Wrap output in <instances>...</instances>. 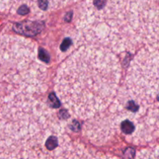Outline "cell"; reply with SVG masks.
Instances as JSON below:
<instances>
[{"label":"cell","mask_w":159,"mask_h":159,"mask_svg":"<svg viewBox=\"0 0 159 159\" xmlns=\"http://www.w3.org/2000/svg\"><path fill=\"white\" fill-rule=\"evenodd\" d=\"M18 121L0 120V159H87L88 153L63 145L50 150L44 144L25 138V128Z\"/></svg>","instance_id":"1"},{"label":"cell","mask_w":159,"mask_h":159,"mask_svg":"<svg viewBox=\"0 0 159 159\" xmlns=\"http://www.w3.org/2000/svg\"><path fill=\"white\" fill-rule=\"evenodd\" d=\"M16 32L26 36H34L43 29V23L40 22H25L17 23L14 26Z\"/></svg>","instance_id":"2"},{"label":"cell","mask_w":159,"mask_h":159,"mask_svg":"<svg viewBox=\"0 0 159 159\" xmlns=\"http://www.w3.org/2000/svg\"><path fill=\"white\" fill-rule=\"evenodd\" d=\"M138 159H159V147L143 151L138 155Z\"/></svg>","instance_id":"3"},{"label":"cell","mask_w":159,"mask_h":159,"mask_svg":"<svg viewBox=\"0 0 159 159\" xmlns=\"http://www.w3.org/2000/svg\"><path fill=\"white\" fill-rule=\"evenodd\" d=\"M49 103L54 108H57L60 107V102H59L58 99H57L53 93H51L49 96Z\"/></svg>","instance_id":"4"},{"label":"cell","mask_w":159,"mask_h":159,"mask_svg":"<svg viewBox=\"0 0 159 159\" xmlns=\"http://www.w3.org/2000/svg\"><path fill=\"white\" fill-rule=\"evenodd\" d=\"M39 57L43 61H49V55L48 53L43 49H40L39 51Z\"/></svg>","instance_id":"5"},{"label":"cell","mask_w":159,"mask_h":159,"mask_svg":"<svg viewBox=\"0 0 159 159\" xmlns=\"http://www.w3.org/2000/svg\"><path fill=\"white\" fill-rule=\"evenodd\" d=\"M67 41H68V40H65V41L63 42V43H62L61 46V49L63 50V51H65V50H66V49H68V47H69L70 42L69 41L67 42Z\"/></svg>","instance_id":"6"},{"label":"cell","mask_w":159,"mask_h":159,"mask_svg":"<svg viewBox=\"0 0 159 159\" xmlns=\"http://www.w3.org/2000/svg\"><path fill=\"white\" fill-rule=\"evenodd\" d=\"M88 159H112L110 158H106V157H99V156H93V155H90L89 158Z\"/></svg>","instance_id":"7"}]
</instances>
